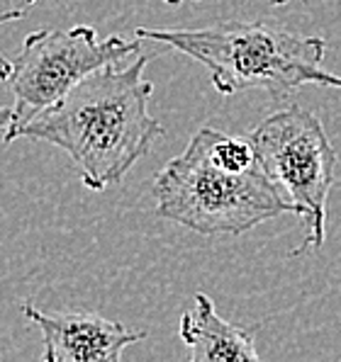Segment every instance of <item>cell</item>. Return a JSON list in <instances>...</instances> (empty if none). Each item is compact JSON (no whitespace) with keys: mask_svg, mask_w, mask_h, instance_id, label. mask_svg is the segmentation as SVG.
I'll use <instances>...</instances> for the list:
<instances>
[{"mask_svg":"<svg viewBox=\"0 0 341 362\" xmlns=\"http://www.w3.org/2000/svg\"><path fill=\"white\" fill-rule=\"evenodd\" d=\"M147 64V57H139L125 69L103 66L32 117L15 139L64 148L88 190L103 192L117 185L164 134L161 122L149 115L154 83L144 78Z\"/></svg>","mask_w":341,"mask_h":362,"instance_id":"cell-1","label":"cell"},{"mask_svg":"<svg viewBox=\"0 0 341 362\" xmlns=\"http://www.w3.org/2000/svg\"><path fill=\"white\" fill-rule=\"evenodd\" d=\"M156 214L205 236H239L295 207L259 163L254 141L200 127L154 180Z\"/></svg>","mask_w":341,"mask_h":362,"instance_id":"cell-2","label":"cell"},{"mask_svg":"<svg viewBox=\"0 0 341 362\" xmlns=\"http://www.w3.org/2000/svg\"><path fill=\"white\" fill-rule=\"evenodd\" d=\"M139 39L166 44L210 71L222 95L268 90L288 98L303 86L341 90V76L322 69L327 42L305 37L266 22H220L203 30H149L137 27Z\"/></svg>","mask_w":341,"mask_h":362,"instance_id":"cell-3","label":"cell"},{"mask_svg":"<svg viewBox=\"0 0 341 362\" xmlns=\"http://www.w3.org/2000/svg\"><path fill=\"white\" fill-rule=\"evenodd\" d=\"M259 163L305 221V241L295 255L320 250L327 231V197L337 173V151L320 117L300 105L268 115L251 132Z\"/></svg>","mask_w":341,"mask_h":362,"instance_id":"cell-4","label":"cell"},{"mask_svg":"<svg viewBox=\"0 0 341 362\" xmlns=\"http://www.w3.org/2000/svg\"><path fill=\"white\" fill-rule=\"evenodd\" d=\"M142 52L137 39L108 37L98 39V32L88 25L71 30H39L25 37L8 86L13 90V124L3 134L5 144L15 136L32 117L44 112L66 98L86 76L110 64Z\"/></svg>","mask_w":341,"mask_h":362,"instance_id":"cell-5","label":"cell"},{"mask_svg":"<svg viewBox=\"0 0 341 362\" xmlns=\"http://www.w3.org/2000/svg\"><path fill=\"white\" fill-rule=\"evenodd\" d=\"M22 314L42 333L44 362H117L130 345L147 338L144 331H130L91 311L47 314L27 302Z\"/></svg>","mask_w":341,"mask_h":362,"instance_id":"cell-6","label":"cell"},{"mask_svg":"<svg viewBox=\"0 0 341 362\" xmlns=\"http://www.w3.org/2000/svg\"><path fill=\"white\" fill-rule=\"evenodd\" d=\"M178 333L188 348L190 362H234L261 358L254 343V333L222 319L208 294H195L193 306L181 316Z\"/></svg>","mask_w":341,"mask_h":362,"instance_id":"cell-7","label":"cell"},{"mask_svg":"<svg viewBox=\"0 0 341 362\" xmlns=\"http://www.w3.org/2000/svg\"><path fill=\"white\" fill-rule=\"evenodd\" d=\"M25 15H27V13H25V8L5 10V13H0V25H8V22L22 20ZM10 74H13V61H8V59L0 57V81H8Z\"/></svg>","mask_w":341,"mask_h":362,"instance_id":"cell-8","label":"cell"},{"mask_svg":"<svg viewBox=\"0 0 341 362\" xmlns=\"http://www.w3.org/2000/svg\"><path fill=\"white\" fill-rule=\"evenodd\" d=\"M13 124V107H0V134H5Z\"/></svg>","mask_w":341,"mask_h":362,"instance_id":"cell-9","label":"cell"},{"mask_svg":"<svg viewBox=\"0 0 341 362\" xmlns=\"http://www.w3.org/2000/svg\"><path fill=\"white\" fill-rule=\"evenodd\" d=\"M30 3H35V0H27V5ZM164 3H169V5H181V3H186V0H164Z\"/></svg>","mask_w":341,"mask_h":362,"instance_id":"cell-10","label":"cell"},{"mask_svg":"<svg viewBox=\"0 0 341 362\" xmlns=\"http://www.w3.org/2000/svg\"><path fill=\"white\" fill-rule=\"evenodd\" d=\"M271 3H273V5H288L290 0H271ZM303 3H307V0H303Z\"/></svg>","mask_w":341,"mask_h":362,"instance_id":"cell-11","label":"cell"}]
</instances>
